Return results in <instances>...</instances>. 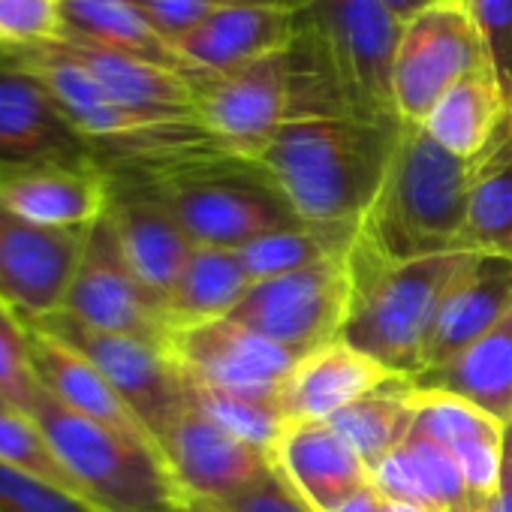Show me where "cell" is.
I'll use <instances>...</instances> for the list:
<instances>
[{
  "label": "cell",
  "mask_w": 512,
  "mask_h": 512,
  "mask_svg": "<svg viewBox=\"0 0 512 512\" xmlns=\"http://www.w3.org/2000/svg\"><path fill=\"white\" fill-rule=\"evenodd\" d=\"M31 416L79 485V494L94 509L190 512V503L172 479L160 449L67 410L46 389H40Z\"/></svg>",
  "instance_id": "cell-6"
},
{
  "label": "cell",
  "mask_w": 512,
  "mask_h": 512,
  "mask_svg": "<svg viewBox=\"0 0 512 512\" xmlns=\"http://www.w3.org/2000/svg\"><path fill=\"white\" fill-rule=\"evenodd\" d=\"M311 0H214V7H278V10H308Z\"/></svg>",
  "instance_id": "cell-42"
},
{
  "label": "cell",
  "mask_w": 512,
  "mask_h": 512,
  "mask_svg": "<svg viewBox=\"0 0 512 512\" xmlns=\"http://www.w3.org/2000/svg\"><path fill=\"white\" fill-rule=\"evenodd\" d=\"M0 464L16 467L28 476H37L49 485H58V488L82 497L79 485L73 482L64 461L58 458V452L52 449L49 437L43 434V428L37 425V419L31 413H22V410L0 413Z\"/></svg>",
  "instance_id": "cell-34"
},
{
  "label": "cell",
  "mask_w": 512,
  "mask_h": 512,
  "mask_svg": "<svg viewBox=\"0 0 512 512\" xmlns=\"http://www.w3.org/2000/svg\"><path fill=\"white\" fill-rule=\"evenodd\" d=\"M416 395L419 386L413 383V377L395 374L329 419L332 428L353 446V452L371 470V476L413 434Z\"/></svg>",
  "instance_id": "cell-28"
},
{
  "label": "cell",
  "mask_w": 512,
  "mask_h": 512,
  "mask_svg": "<svg viewBox=\"0 0 512 512\" xmlns=\"http://www.w3.org/2000/svg\"><path fill=\"white\" fill-rule=\"evenodd\" d=\"M190 512H314V509L272 467V473H266L250 488H244L226 500L196 503Z\"/></svg>",
  "instance_id": "cell-39"
},
{
  "label": "cell",
  "mask_w": 512,
  "mask_h": 512,
  "mask_svg": "<svg viewBox=\"0 0 512 512\" xmlns=\"http://www.w3.org/2000/svg\"><path fill=\"white\" fill-rule=\"evenodd\" d=\"M512 311V260L479 253L473 269L455 284L443 302L431 338L425 344L422 371L449 362L467 344L482 338ZM419 377V374H416Z\"/></svg>",
  "instance_id": "cell-24"
},
{
  "label": "cell",
  "mask_w": 512,
  "mask_h": 512,
  "mask_svg": "<svg viewBox=\"0 0 512 512\" xmlns=\"http://www.w3.org/2000/svg\"><path fill=\"white\" fill-rule=\"evenodd\" d=\"M85 235L37 226L0 205V299L28 320L64 311Z\"/></svg>",
  "instance_id": "cell-14"
},
{
  "label": "cell",
  "mask_w": 512,
  "mask_h": 512,
  "mask_svg": "<svg viewBox=\"0 0 512 512\" xmlns=\"http://www.w3.org/2000/svg\"><path fill=\"white\" fill-rule=\"evenodd\" d=\"M500 479L512 482V419L503 422V437H500Z\"/></svg>",
  "instance_id": "cell-43"
},
{
  "label": "cell",
  "mask_w": 512,
  "mask_h": 512,
  "mask_svg": "<svg viewBox=\"0 0 512 512\" xmlns=\"http://www.w3.org/2000/svg\"><path fill=\"white\" fill-rule=\"evenodd\" d=\"M413 380L419 389L449 392L497 422H506L512 413V311L449 362L428 368Z\"/></svg>",
  "instance_id": "cell-26"
},
{
  "label": "cell",
  "mask_w": 512,
  "mask_h": 512,
  "mask_svg": "<svg viewBox=\"0 0 512 512\" xmlns=\"http://www.w3.org/2000/svg\"><path fill=\"white\" fill-rule=\"evenodd\" d=\"M187 392H190V401L199 410H205L217 425H223L229 434L250 443L253 449L272 455V449H275V443H278V437L284 431V422H287L284 413L278 410V404L226 395V392L199 386L190 377H187Z\"/></svg>",
  "instance_id": "cell-33"
},
{
  "label": "cell",
  "mask_w": 512,
  "mask_h": 512,
  "mask_svg": "<svg viewBox=\"0 0 512 512\" xmlns=\"http://www.w3.org/2000/svg\"><path fill=\"white\" fill-rule=\"evenodd\" d=\"M61 19H64L61 40H79L103 49L127 52L193 76L187 64L178 58L175 46L151 28V22L139 13L133 0H61Z\"/></svg>",
  "instance_id": "cell-29"
},
{
  "label": "cell",
  "mask_w": 512,
  "mask_h": 512,
  "mask_svg": "<svg viewBox=\"0 0 512 512\" xmlns=\"http://www.w3.org/2000/svg\"><path fill=\"white\" fill-rule=\"evenodd\" d=\"M350 311L347 253L253 284L229 314L293 356H308L344 335Z\"/></svg>",
  "instance_id": "cell-9"
},
{
  "label": "cell",
  "mask_w": 512,
  "mask_h": 512,
  "mask_svg": "<svg viewBox=\"0 0 512 512\" xmlns=\"http://www.w3.org/2000/svg\"><path fill=\"white\" fill-rule=\"evenodd\" d=\"M250 278L241 269L235 250L223 247H196L184 275L166 299L169 329H187L229 317L247 296Z\"/></svg>",
  "instance_id": "cell-31"
},
{
  "label": "cell",
  "mask_w": 512,
  "mask_h": 512,
  "mask_svg": "<svg viewBox=\"0 0 512 512\" xmlns=\"http://www.w3.org/2000/svg\"><path fill=\"white\" fill-rule=\"evenodd\" d=\"M88 160H94L91 148L67 124L46 88L16 64L0 61V166Z\"/></svg>",
  "instance_id": "cell-19"
},
{
  "label": "cell",
  "mask_w": 512,
  "mask_h": 512,
  "mask_svg": "<svg viewBox=\"0 0 512 512\" xmlns=\"http://www.w3.org/2000/svg\"><path fill=\"white\" fill-rule=\"evenodd\" d=\"M106 217L133 275L157 302L166 305L196 250L175 211L145 181L112 175V202Z\"/></svg>",
  "instance_id": "cell-15"
},
{
  "label": "cell",
  "mask_w": 512,
  "mask_h": 512,
  "mask_svg": "<svg viewBox=\"0 0 512 512\" xmlns=\"http://www.w3.org/2000/svg\"><path fill=\"white\" fill-rule=\"evenodd\" d=\"M374 485L383 497L407 500L428 512H482L497 497L473 494L458 461L416 431L377 467Z\"/></svg>",
  "instance_id": "cell-25"
},
{
  "label": "cell",
  "mask_w": 512,
  "mask_h": 512,
  "mask_svg": "<svg viewBox=\"0 0 512 512\" xmlns=\"http://www.w3.org/2000/svg\"><path fill=\"white\" fill-rule=\"evenodd\" d=\"M169 353L193 383L269 404H278V392L299 359L232 317L172 332Z\"/></svg>",
  "instance_id": "cell-11"
},
{
  "label": "cell",
  "mask_w": 512,
  "mask_h": 512,
  "mask_svg": "<svg viewBox=\"0 0 512 512\" xmlns=\"http://www.w3.org/2000/svg\"><path fill=\"white\" fill-rule=\"evenodd\" d=\"M269 458L275 473L314 512H332L374 482L371 470L329 419H287Z\"/></svg>",
  "instance_id": "cell-17"
},
{
  "label": "cell",
  "mask_w": 512,
  "mask_h": 512,
  "mask_svg": "<svg viewBox=\"0 0 512 512\" xmlns=\"http://www.w3.org/2000/svg\"><path fill=\"white\" fill-rule=\"evenodd\" d=\"M509 112H512V109H509Z\"/></svg>",
  "instance_id": "cell-51"
},
{
  "label": "cell",
  "mask_w": 512,
  "mask_h": 512,
  "mask_svg": "<svg viewBox=\"0 0 512 512\" xmlns=\"http://www.w3.org/2000/svg\"><path fill=\"white\" fill-rule=\"evenodd\" d=\"M506 115L509 106L497 85V76L491 67H482L464 76L461 82H455L434 103L422 127L449 154L473 160L488 145V139L494 136V130Z\"/></svg>",
  "instance_id": "cell-30"
},
{
  "label": "cell",
  "mask_w": 512,
  "mask_h": 512,
  "mask_svg": "<svg viewBox=\"0 0 512 512\" xmlns=\"http://www.w3.org/2000/svg\"><path fill=\"white\" fill-rule=\"evenodd\" d=\"M500 509L512 512V482H506V479H500Z\"/></svg>",
  "instance_id": "cell-46"
},
{
  "label": "cell",
  "mask_w": 512,
  "mask_h": 512,
  "mask_svg": "<svg viewBox=\"0 0 512 512\" xmlns=\"http://www.w3.org/2000/svg\"><path fill=\"white\" fill-rule=\"evenodd\" d=\"M0 61H7V58H4V55H0Z\"/></svg>",
  "instance_id": "cell-48"
},
{
  "label": "cell",
  "mask_w": 512,
  "mask_h": 512,
  "mask_svg": "<svg viewBox=\"0 0 512 512\" xmlns=\"http://www.w3.org/2000/svg\"><path fill=\"white\" fill-rule=\"evenodd\" d=\"M4 410H16V407H13L4 395H0V413H4Z\"/></svg>",
  "instance_id": "cell-47"
},
{
  "label": "cell",
  "mask_w": 512,
  "mask_h": 512,
  "mask_svg": "<svg viewBox=\"0 0 512 512\" xmlns=\"http://www.w3.org/2000/svg\"><path fill=\"white\" fill-rule=\"evenodd\" d=\"M389 377L395 374L383 362L338 338L296 359L278 392V407L284 419H332Z\"/></svg>",
  "instance_id": "cell-22"
},
{
  "label": "cell",
  "mask_w": 512,
  "mask_h": 512,
  "mask_svg": "<svg viewBox=\"0 0 512 512\" xmlns=\"http://www.w3.org/2000/svg\"><path fill=\"white\" fill-rule=\"evenodd\" d=\"M413 431L434 440L458 461L473 494L491 497L500 491L503 422L449 392L419 389Z\"/></svg>",
  "instance_id": "cell-23"
},
{
  "label": "cell",
  "mask_w": 512,
  "mask_h": 512,
  "mask_svg": "<svg viewBox=\"0 0 512 512\" xmlns=\"http://www.w3.org/2000/svg\"><path fill=\"white\" fill-rule=\"evenodd\" d=\"M31 323L61 338L73 350H79L112 383V389L133 407V413L145 422L154 440H160L169 422L190 404L187 377L175 365L169 347L151 344L133 335L91 329L64 311L43 317V320H31Z\"/></svg>",
  "instance_id": "cell-10"
},
{
  "label": "cell",
  "mask_w": 512,
  "mask_h": 512,
  "mask_svg": "<svg viewBox=\"0 0 512 512\" xmlns=\"http://www.w3.org/2000/svg\"><path fill=\"white\" fill-rule=\"evenodd\" d=\"M362 220H341V223H296L278 232H269L235 250L241 269L247 272L250 284H260L287 272L308 269L314 263L332 260L353 247Z\"/></svg>",
  "instance_id": "cell-32"
},
{
  "label": "cell",
  "mask_w": 512,
  "mask_h": 512,
  "mask_svg": "<svg viewBox=\"0 0 512 512\" xmlns=\"http://www.w3.org/2000/svg\"><path fill=\"white\" fill-rule=\"evenodd\" d=\"M190 79L196 124L235 157H247L290 121L353 115L311 25L284 52Z\"/></svg>",
  "instance_id": "cell-2"
},
{
  "label": "cell",
  "mask_w": 512,
  "mask_h": 512,
  "mask_svg": "<svg viewBox=\"0 0 512 512\" xmlns=\"http://www.w3.org/2000/svg\"><path fill=\"white\" fill-rule=\"evenodd\" d=\"M464 4H467V0H464Z\"/></svg>",
  "instance_id": "cell-50"
},
{
  "label": "cell",
  "mask_w": 512,
  "mask_h": 512,
  "mask_svg": "<svg viewBox=\"0 0 512 512\" xmlns=\"http://www.w3.org/2000/svg\"><path fill=\"white\" fill-rule=\"evenodd\" d=\"M64 314L100 332L133 335L169 347L172 329L163 302H157L127 266L106 214L85 235L82 260L70 284Z\"/></svg>",
  "instance_id": "cell-12"
},
{
  "label": "cell",
  "mask_w": 512,
  "mask_h": 512,
  "mask_svg": "<svg viewBox=\"0 0 512 512\" xmlns=\"http://www.w3.org/2000/svg\"><path fill=\"white\" fill-rule=\"evenodd\" d=\"M497 85L512 109V0H467Z\"/></svg>",
  "instance_id": "cell-38"
},
{
  "label": "cell",
  "mask_w": 512,
  "mask_h": 512,
  "mask_svg": "<svg viewBox=\"0 0 512 512\" xmlns=\"http://www.w3.org/2000/svg\"><path fill=\"white\" fill-rule=\"evenodd\" d=\"M401 124L359 115L299 118L244 160L272 181L302 223L362 220L383 184Z\"/></svg>",
  "instance_id": "cell-1"
},
{
  "label": "cell",
  "mask_w": 512,
  "mask_h": 512,
  "mask_svg": "<svg viewBox=\"0 0 512 512\" xmlns=\"http://www.w3.org/2000/svg\"><path fill=\"white\" fill-rule=\"evenodd\" d=\"M0 512H100L82 497L0 464Z\"/></svg>",
  "instance_id": "cell-37"
},
{
  "label": "cell",
  "mask_w": 512,
  "mask_h": 512,
  "mask_svg": "<svg viewBox=\"0 0 512 512\" xmlns=\"http://www.w3.org/2000/svg\"><path fill=\"white\" fill-rule=\"evenodd\" d=\"M112 202V175L88 163L0 166V205L49 229H91Z\"/></svg>",
  "instance_id": "cell-16"
},
{
  "label": "cell",
  "mask_w": 512,
  "mask_h": 512,
  "mask_svg": "<svg viewBox=\"0 0 512 512\" xmlns=\"http://www.w3.org/2000/svg\"><path fill=\"white\" fill-rule=\"evenodd\" d=\"M305 28V10L214 7L205 22L175 43V52L190 73H223L290 49Z\"/></svg>",
  "instance_id": "cell-18"
},
{
  "label": "cell",
  "mask_w": 512,
  "mask_h": 512,
  "mask_svg": "<svg viewBox=\"0 0 512 512\" xmlns=\"http://www.w3.org/2000/svg\"><path fill=\"white\" fill-rule=\"evenodd\" d=\"M470 160L437 145L422 124H401L383 184L359 232L389 260L464 250Z\"/></svg>",
  "instance_id": "cell-4"
},
{
  "label": "cell",
  "mask_w": 512,
  "mask_h": 512,
  "mask_svg": "<svg viewBox=\"0 0 512 512\" xmlns=\"http://www.w3.org/2000/svg\"><path fill=\"white\" fill-rule=\"evenodd\" d=\"M491 67L464 0H434L410 16L392 64V100L404 124H422L434 103L464 76Z\"/></svg>",
  "instance_id": "cell-8"
},
{
  "label": "cell",
  "mask_w": 512,
  "mask_h": 512,
  "mask_svg": "<svg viewBox=\"0 0 512 512\" xmlns=\"http://www.w3.org/2000/svg\"><path fill=\"white\" fill-rule=\"evenodd\" d=\"M509 419H512V413H509ZM509 419H506V422H509Z\"/></svg>",
  "instance_id": "cell-49"
},
{
  "label": "cell",
  "mask_w": 512,
  "mask_h": 512,
  "mask_svg": "<svg viewBox=\"0 0 512 512\" xmlns=\"http://www.w3.org/2000/svg\"><path fill=\"white\" fill-rule=\"evenodd\" d=\"M380 512H428L416 503H407V500H395V497H383V506Z\"/></svg>",
  "instance_id": "cell-45"
},
{
  "label": "cell",
  "mask_w": 512,
  "mask_h": 512,
  "mask_svg": "<svg viewBox=\"0 0 512 512\" xmlns=\"http://www.w3.org/2000/svg\"><path fill=\"white\" fill-rule=\"evenodd\" d=\"M386 4L407 22L410 16H416L419 10H425V7H431L434 4V0H386Z\"/></svg>",
  "instance_id": "cell-44"
},
{
  "label": "cell",
  "mask_w": 512,
  "mask_h": 512,
  "mask_svg": "<svg viewBox=\"0 0 512 512\" xmlns=\"http://www.w3.org/2000/svg\"><path fill=\"white\" fill-rule=\"evenodd\" d=\"M464 250L512 260V112L470 160Z\"/></svg>",
  "instance_id": "cell-27"
},
{
  "label": "cell",
  "mask_w": 512,
  "mask_h": 512,
  "mask_svg": "<svg viewBox=\"0 0 512 512\" xmlns=\"http://www.w3.org/2000/svg\"><path fill=\"white\" fill-rule=\"evenodd\" d=\"M160 455L187 497L196 503L226 500L272 473V458L229 434L193 401L160 434Z\"/></svg>",
  "instance_id": "cell-13"
},
{
  "label": "cell",
  "mask_w": 512,
  "mask_h": 512,
  "mask_svg": "<svg viewBox=\"0 0 512 512\" xmlns=\"http://www.w3.org/2000/svg\"><path fill=\"white\" fill-rule=\"evenodd\" d=\"M64 37L61 0H0V55L55 46Z\"/></svg>",
  "instance_id": "cell-36"
},
{
  "label": "cell",
  "mask_w": 512,
  "mask_h": 512,
  "mask_svg": "<svg viewBox=\"0 0 512 512\" xmlns=\"http://www.w3.org/2000/svg\"><path fill=\"white\" fill-rule=\"evenodd\" d=\"M305 16L350 112L374 121H401L392 100V64L404 19L386 0H311Z\"/></svg>",
  "instance_id": "cell-7"
},
{
  "label": "cell",
  "mask_w": 512,
  "mask_h": 512,
  "mask_svg": "<svg viewBox=\"0 0 512 512\" xmlns=\"http://www.w3.org/2000/svg\"><path fill=\"white\" fill-rule=\"evenodd\" d=\"M151 28L172 46L208 19L214 0H133Z\"/></svg>",
  "instance_id": "cell-40"
},
{
  "label": "cell",
  "mask_w": 512,
  "mask_h": 512,
  "mask_svg": "<svg viewBox=\"0 0 512 512\" xmlns=\"http://www.w3.org/2000/svg\"><path fill=\"white\" fill-rule=\"evenodd\" d=\"M25 323L31 332V353H34L37 377L55 401H61L67 410H73L97 425H106L130 440L160 449L154 434L133 413V407L112 389V383L79 350H73L61 338L49 335L46 329L34 326L31 320H25Z\"/></svg>",
  "instance_id": "cell-21"
},
{
  "label": "cell",
  "mask_w": 512,
  "mask_h": 512,
  "mask_svg": "<svg viewBox=\"0 0 512 512\" xmlns=\"http://www.w3.org/2000/svg\"><path fill=\"white\" fill-rule=\"evenodd\" d=\"M43 383L34 368L31 332L25 317L0 299V395L16 410L31 413Z\"/></svg>",
  "instance_id": "cell-35"
},
{
  "label": "cell",
  "mask_w": 512,
  "mask_h": 512,
  "mask_svg": "<svg viewBox=\"0 0 512 512\" xmlns=\"http://www.w3.org/2000/svg\"><path fill=\"white\" fill-rule=\"evenodd\" d=\"M58 46L76 58L118 106L166 124L196 121V91L187 73L79 40H58Z\"/></svg>",
  "instance_id": "cell-20"
},
{
  "label": "cell",
  "mask_w": 512,
  "mask_h": 512,
  "mask_svg": "<svg viewBox=\"0 0 512 512\" xmlns=\"http://www.w3.org/2000/svg\"><path fill=\"white\" fill-rule=\"evenodd\" d=\"M118 175L145 181L175 211L196 247L238 250L269 232L302 223L260 169L220 145Z\"/></svg>",
  "instance_id": "cell-5"
},
{
  "label": "cell",
  "mask_w": 512,
  "mask_h": 512,
  "mask_svg": "<svg viewBox=\"0 0 512 512\" xmlns=\"http://www.w3.org/2000/svg\"><path fill=\"white\" fill-rule=\"evenodd\" d=\"M380 506H383V494L377 491V485L371 482V485H365L362 491H356L350 500H344L338 509H332V512H380Z\"/></svg>",
  "instance_id": "cell-41"
},
{
  "label": "cell",
  "mask_w": 512,
  "mask_h": 512,
  "mask_svg": "<svg viewBox=\"0 0 512 512\" xmlns=\"http://www.w3.org/2000/svg\"><path fill=\"white\" fill-rule=\"evenodd\" d=\"M479 253L455 250L425 260H389L362 232L347 250L350 311L344 341L383 362L392 374H422L425 344L455 284Z\"/></svg>",
  "instance_id": "cell-3"
}]
</instances>
